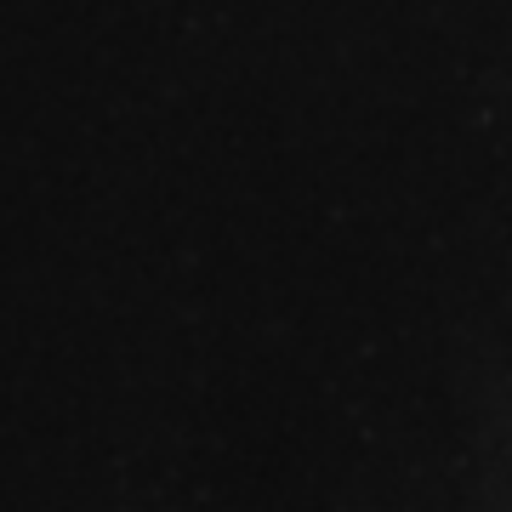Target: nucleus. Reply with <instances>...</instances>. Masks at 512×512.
<instances>
[]
</instances>
